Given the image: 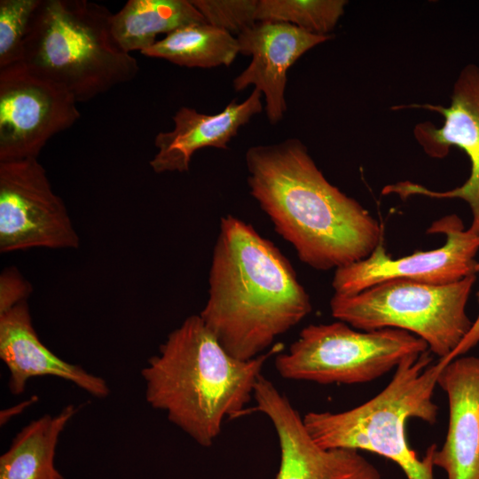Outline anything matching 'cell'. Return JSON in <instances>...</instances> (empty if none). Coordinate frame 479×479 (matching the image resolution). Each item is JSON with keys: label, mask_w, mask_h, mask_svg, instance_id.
Here are the masks:
<instances>
[{"label": "cell", "mask_w": 479, "mask_h": 479, "mask_svg": "<svg viewBox=\"0 0 479 479\" xmlns=\"http://www.w3.org/2000/svg\"><path fill=\"white\" fill-rule=\"evenodd\" d=\"M245 160L250 194L310 267L336 270L383 242L379 222L325 177L300 139L253 145Z\"/></svg>", "instance_id": "6da1fadb"}, {"label": "cell", "mask_w": 479, "mask_h": 479, "mask_svg": "<svg viewBox=\"0 0 479 479\" xmlns=\"http://www.w3.org/2000/svg\"><path fill=\"white\" fill-rule=\"evenodd\" d=\"M311 310L309 294L279 249L251 224L223 216L208 297L199 314L222 347L235 358L253 359Z\"/></svg>", "instance_id": "7a4b0ae2"}, {"label": "cell", "mask_w": 479, "mask_h": 479, "mask_svg": "<svg viewBox=\"0 0 479 479\" xmlns=\"http://www.w3.org/2000/svg\"><path fill=\"white\" fill-rule=\"evenodd\" d=\"M282 349L277 343L253 359L235 358L200 315L190 316L142 369L145 400L200 445L209 447L225 419L245 413L265 362Z\"/></svg>", "instance_id": "3957f363"}, {"label": "cell", "mask_w": 479, "mask_h": 479, "mask_svg": "<svg viewBox=\"0 0 479 479\" xmlns=\"http://www.w3.org/2000/svg\"><path fill=\"white\" fill-rule=\"evenodd\" d=\"M429 349L404 358L389 383L375 397L352 409L340 412H309L302 421L313 441L325 449L367 451L395 462L406 479H435L430 445L422 459L410 447L405 424L420 419L436 420L438 407L433 400L437 379L444 367L431 365Z\"/></svg>", "instance_id": "277c9868"}, {"label": "cell", "mask_w": 479, "mask_h": 479, "mask_svg": "<svg viewBox=\"0 0 479 479\" xmlns=\"http://www.w3.org/2000/svg\"><path fill=\"white\" fill-rule=\"evenodd\" d=\"M112 14L87 0H42L24 41L22 63L77 103L131 82L139 66L115 41Z\"/></svg>", "instance_id": "5b68a950"}, {"label": "cell", "mask_w": 479, "mask_h": 479, "mask_svg": "<svg viewBox=\"0 0 479 479\" xmlns=\"http://www.w3.org/2000/svg\"><path fill=\"white\" fill-rule=\"evenodd\" d=\"M476 275L446 285L386 280L353 295L334 294V318L355 329L396 328L422 339L439 359L447 357L470 330L466 306Z\"/></svg>", "instance_id": "8992f818"}, {"label": "cell", "mask_w": 479, "mask_h": 479, "mask_svg": "<svg viewBox=\"0 0 479 479\" xmlns=\"http://www.w3.org/2000/svg\"><path fill=\"white\" fill-rule=\"evenodd\" d=\"M428 349L422 339L404 330L361 331L339 320L304 327L287 351L277 354L275 367L287 380L358 384Z\"/></svg>", "instance_id": "52a82bcc"}, {"label": "cell", "mask_w": 479, "mask_h": 479, "mask_svg": "<svg viewBox=\"0 0 479 479\" xmlns=\"http://www.w3.org/2000/svg\"><path fill=\"white\" fill-rule=\"evenodd\" d=\"M62 199L35 158L0 161V251L77 248Z\"/></svg>", "instance_id": "ba28073f"}, {"label": "cell", "mask_w": 479, "mask_h": 479, "mask_svg": "<svg viewBox=\"0 0 479 479\" xmlns=\"http://www.w3.org/2000/svg\"><path fill=\"white\" fill-rule=\"evenodd\" d=\"M76 104L23 63L0 68V161L37 159L49 139L80 118Z\"/></svg>", "instance_id": "9c48e42d"}, {"label": "cell", "mask_w": 479, "mask_h": 479, "mask_svg": "<svg viewBox=\"0 0 479 479\" xmlns=\"http://www.w3.org/2000/svg\"><path fill=\"white\" fill-rule=\"evenodd\" d=\"M427 232L444 234L445 243L433 250L393 259L382 242L366 258L334 271L332 281L334 294L353 295L391 279L446 285L476 275L479 234L465 230L458 216L437 219Z\"/></svg>", "instance_id": "30bf717a"}, {"label": "cell", "mask_w": 479, "mask_h": 479, "mask_svg": "<svg viewBox=\"0 0 479 479\" xmlns=\"http://www.w3.org/2000/svg\"><path fill=\"white\" fill-rule=\"evenodd\" d=\"M441 114L444 123L436 128L429 122L419 123L414 135L424 152L433 158L446 156L451 146L461 149L470 161V174L459 187L444 192L431 191L412 182H399L386 186L382 193H396L404 199L425 195L437 199H460L472 213L468 230L479 234V65L463 67L452 88L449 106L413 105Z\"/></svg>", "instance_id": "8fae6325"}, {"label": "cell", "mask_w": 479, "mask_h": 479, "mask_svg": "<svg viewBox=\"0 0 479 479\" xmlns=\"http://www.w3.org/2000/svg\"><path fill=\"white\" fill-rule=\"evenodd\" d=\"M253 398L255 409L271 420L278 436L280 462L276 479H381L359 451L317 444L289 399L263 374Z\"/></svg>", "instance_id": "7c38bea8"}, {"label": "cell", "mask_w": 479, "mask_h": 479, "mask_svg": "<svg viewBox=\"0 0 479 479\" xmlns=\"http://www.w3.org/2000/svg\"><path fill=\"white\" fill-rule=\"evenodd\" d=\"M284 22L260 21L237 35L240 54L249 65L232 81L235 91L253 85L265 99L269 122H280L287 111L285 90L288 69L306 51L331 39Z\"/></svg>", "instance_id": "4fadbf2b"}, {"label": "cell", "mask_w": 479, "mask_h": 479, "mask_svg": "<svg viewBox=\"0 0 479 479\" xmlns=\"http://www.w3.org/2000/svg\"><path fill=\"white\" fill-rule=\"evenodd\" d=\"M437 384L447 395L449 425L433 464L447 479H479V357L452 360L442 369Z\"/></svg>", "instance_id": "5bb4252c"}, {"label": "cell", "mask_w": 479, "mask_h": 479, "mask_svg": "<svg viewBox=\"0 0 479 479\" xmlns=\"http://www.w3.org/2000/svg\"><path fill=\"white\" fill-rule=\"evenodd\" d=\"M0 357L9 371L8 388L13 395L23 393L29 379L42 376L68 381L97 398L110 393L103 378L59 358L43 344L27 301L0 313Z\"/></svg>", "instance_id": "9a60e30c"}, {"label": "cell", "mask_w": 479, "mask_h": 479, "mask_svg": "<svg viewBox=\"0 0 479 479\" xmlns=\"http://www.w3.org/2000/svg\"><path fill=\"white\" fill-rule=\"evenodd\" d=\"M262 95L254 89L246 100L239 103L233 99L215 114H201L188 106L180 107L172 117L174 128L159 132L154 138L157 153L149 162L152 169L158 174L186 172L198 150L226 149L239 130L262 112Z\"/></svg>", "instance_id": "2e32d148"}, {"label": "cell", "mask_w": 479, "mask_h": 479, "mask_svg": "<svg viewBox=\"0 0 479 479\" xmlns=\"http://www.w3.org/2000/svg\"><path fill=\"white\" fill-rule=\"evenodd\" d=\"M199 23L207 21L191 0H129L110 19L115 41L129 53L148 49L160 34Z\"/></svg>", "instance_id": "e0dca14e"}, {"label": "cell", "mask_w": 479, "mask_h": 479, "mask_svg": "<svg viewBox=\"0 0 479 479\" xmlns=\"http://www.w3.org/2000/svg\"><path fill=\"white\" fill-rule=\"evenodd\" d=\"M77 412L74 404L25 426L0 457V479H64L54 466L59 437Z\"/></svg>", "instance_id": "ac0fdd59"}, {"label": "cell", "mask_w": 479, "mask_h": 479, "mask_svg": "<svg viewBox=\"0 0 479 479\" xmlns=\"http://www.w3.org/2000/svg\"><path fill=\"white\" fill-rule=\"evenodd\" d=\"M140 53L189 68H212L230 66L240 51L233 35L208 23H199L167 35Z\"/></svg>", "instance_id": "d6986e66"}, {"label": "cell", "mask_w": 479, "mask_h": 479, "mask_svg": "<svg viewBox=\"0 0 479 479\" xmlns=\"http://www.w3.org/2000/svg\"><path fill=\"white\" fill-rule=\"evenodd\" d=\"M345 0H258L256 20L284 22L311 34L331 35L344 13Z\"/></svg>", "instance_id": "ffe728a7"}, {"label": "cell", "mask_w": 479, "mask_h": 479, "mask_svg": "<svg viewBox=\"0 0 479 479\" xmlns=\"http://www.w3.org/2000/svg\"><path fill=\"white\" fill-rule=\"evenodd\" d=\"M41 2L0 1V68L23 62L24 41Z\"/></svg>", "instance_id": "44dd1931"}, {"label": "cell", "mask_w": 479, "mask_h": 479, "mask_svg": "<svg viewBox=\"0 0 479 479\" xmlns=\"http://www.w3.org/2000/svg\"><path fill=\"white\" fill-rule=\"evenodd\" d=\"M207 23L232 34L255 25L258 0H191Z\"/></svg>", "instance_id": "7402d4cb"}, {"label": "cell", "mask_w": 479, "mask_h": 479, "mask_svg": "<svg viewBox=\"0 0 479 479\" xmlns=\"http://www.w3.org/2000/svg\"><path fill=\"white\" fill-rule=\"evenodd\" d=\"M31 286L15 268H6L0 276V313L26 302Z\"/></svg>", "instance_id": "603a6c76"}, {"label": "cell", "mask_w": 479, "mask_h": 479, "mask_svg": "<svg viewBox=\"0 0 479 479\" xmlns=\"http://www.w3.org/2000/svg\"><path fill=\"white\" fill-rule=\"evenodd\" d=\"M479 271V262L477 264V272ZM478 299H479V292H478ZM479 343V314L473 322L472 326L468 333L466 334L464 339L460 342L459 346L445 358L439 359V363L445 366L449 362L452 360L464 356L467 352H468L470 349H472L474 347H475Z\"/></svg>", "instance_id": "cb8c5ba5"}, {"label": "cell", "mask_w": 479, "mask_h": 479, "mask_svg": "<svg viewBox=\"0 0 479 479\" xmlns=\"http://www.w3.org/2000/svg\"><path fill=\"white\" fill-rule=\"evenodd\" d=\"M36 400H37V397L34 396L28 400L20 403L18 405H15L12 408L2 411L0 414V424L3 426L12 417L20 413L24 409L28 407L31 404L35 403Z\"/></svg>", "instance_id": "d4e9b609"}]
</instances>
